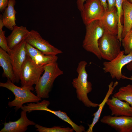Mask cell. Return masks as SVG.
<instances>
[{
  "label": "cell",
  "mask_w": 132,
  "mask_h": 132,
  "mask_svg": "<svg viewBox=\"0 0 132 132\" xmlns=\"http://www.w3.org/2000/svg\"><path fill=\"white\" fill-rule=\"evenodd\" d=\"M25 40L27 43L45 55H56L63 52L43 39L39 33L35 30H32L30 31Z\"/></svg>",
  "instance_id": "obj_9"
},
{
  "label": "cell",
  "mask_w": 132,
  "mask_h": 132,
  "mask_svg": "<svg viewBox=\"0 0 132 132\" xmlns=\"http://www.w3.org/2000/svg\"><path fill=\"white\" fill-rule=\"evenodd\" d=\"M0 87L7 89L14 94V99L9 102L8 105L10 107H15L14 109L16 111L21 109L25 103H36L41 100V99L31 92L34 90L33 88L20 87L8 79L5 83L0 82Z\"/></svg>",
  "instance_id": "obj_3"
},
{
  "label": "cell",
  "mask_w": 132,
  "mask_h": 132,
  "mask_svg": "<svg viewBox=\"0 0 132 132\" xmlns=\"http://www.w3.org/2000/svg\"><path fill=\"white\" fill-rule=\"evenodd\" d=\"M9 0H0V11L3 12L8 5Z\"/></svg>",
  "instance_id": "obj_27"
},
{
  "label": "cell",
  "mask_w": 132,
  "mask_h": 132,
  "mask_svg": "<svg viewBox=\"0 0 132 132\" xmlns=\"http://www.w3.org/2000/svg\"><path fill=\"white\" fill-rule=\"evenodd\" d=\"M127 0L130 3L132 4V0Z\"/></svg>",
  "instance_id": "obj_32"
},
{
  "label": "cell",
  "mask_w": 132,
  "mask_h": 132,
  "mask_svg": "<svg viewBox=\"0 0 132 132\" xmlns=\"http://www.w3.org/2000/svg\"><path fill=\"white\" fill-rule=\"evenodd\" d=\"M44 71V66L36 63L27 55L20 75L21 87L33 88Z\"/></svg>",
  "instance_id": "obj_6"
},
{
  "label": "cell",
  "mask_w": 132,
  "mask_h": 132,
  "mask_svg": "<svg viewBox=\"0 0 132 132\" xmlns=\"http://www.w3.org/2000/svg\"><path fill=\"white\" fill-rule=\"evenodd\" d=\"M108 5V9L111 10L116 7V0H107Z\"/></svg>",
  "instance_id": "obj_28"
},
{
  "label": "cell",
  "mask_w": 132,
  "mask_h": 132,
  "mask_svg": "<svg viewBox=\"0 0 132 132\" xmlns=\"http://www.w3.org/2000/svg\"><path fill=\"white\" fill-rule=\"evenodd\" d=\"M123 18L121 37L123 38L132 28V4L125 0L122 4Z\"/></svg>",
  "instance_id": "obj_20"
},
{
  "label": "cell",
  "mask_w": 132,
  "mask_h": 132,
  "mask_svg": "<svg viewBox=\"0 0 132 132\" xmlns=\"http://www.w3.org/2000/svg\"><path fill=\"white\" fill-rule=\"evenodd\" d=\"M25 40L11 50L9 55L12 65L16 82L20 80V76L23 65L27 55L26 49Z\"/></svg>",
  "instance_id": "obj_10"
},
{
  "label": "cell",
  "mask_w": 132,
  "mask_h": 132,
  "mask_svg": "<svg viewBox=\"0 0 132 132\" xmlns=\"http://www.w3.org/2000/svg\"><path fill=\"white\" fill-rule=\"evenodd\" d=\"M26 112L22 110L21 112V117L16 121L9 122H5L4 126L0 132H24L29 125H35L36 123L28 118Z\"/></svg>",
  "instance_id": "obj_12"
},
{
  "label": "cell",
  "mask_w": 132,
  "mask_h": 132,
  "mask_svg": "<svg viewBox=\"0 0 132 132\" xmlns=\"http://www.w3.org/2000/svg\"><path fill=\"white\" fill-rule=\"evenodd\" d=\"M87 64L84 60L78 63L76 70L78 77L73 79L72 84L76 89L77 97L79 100L88 107L96 108L99 104L92 102L88 97V94L92 90V87L91 83L88 80V75L86 69Z\"/></svg>",
  "instance_id": "obj_1"
},
{
  "label": "cell",
  "mask_w": 132,
  "mask_h": 132,
  "mask_svg": "<svg viewBox=\"0 0 132 132\" xmlns=\"http://www.w3.org/2000/svg\"><path fill=\"white\" fill-rule=\"evenodd\" d=\"M118 82L116 81L114 82L111 81L108 85V90L105 97L102 102L99 104L98 110L93 114L94 117L91 123L88 125V128L87 132H92L93 128L95 125L98 121L100 118L103 109L109 97L112 94L116 87L118 85Z\"/></svg>",
  "instance_id": "obj_19"
},
{
  "label": "cell",
  "mask_w": 132,
  "mask_h": 132,
  "mask_svg": "<svg viewBox=\"0 0 132 132\" xmlns=\"http://www.w3.org/2000/svg\"><path fill=\"white\" fill-rule=\"evenodd\" d=\"M105 10L100 0H87L80 11L82 19L86 25L103 17Z\"/></svg>",
  "instance_id": "obj_8"
},
{
  "label": "cell",
  "mask_w": 132,
  "mask_h": 132,
  "mask_svg": "<svg viewBox=\"0 0 132 132\" xmlns=\"http://www.w3.org/2000/svg\"><path fill=\"white\" fill-rule=\"evenodd\" d=\"M121 42L117 35L113 34L105 30L98 42L99 50L102 58L110 61L121 53Z\"/></svg>",
  "instance_id": "obj_5"
},
{
  "label": "cell",
  "mask_w": 132,
  "mask_h": 132,
  "mask_svg": "<svg viewBox=\"0 0 132 132\" xmlns=\"http://www.w3.org/2000/svg\"><path fill=\"white\" fill-rule=\"evenodd\" d=\"M132 61V52L125 55L124 50H122L115 58L108 62H103V69L105 73H109L112 79L119 80L126 79L127 77L122 73L123 67Z\"/></svg>",
  "instance_id": "obj_7"
},
{
  "label": "cell",
  "mask_w": 132,
  "mask_h": 132,
  "mask_svg": "<svg viewBox=\"0 0 132 132\" xmlns=\"http://www.w3.org/2000/svg\"><path fill=\"white\" fill-rule=\"evenodd\" d=\"M121 42L124 54L127 55L132 52V28L122 39Z\"/></svg>",
  "instance_id": "obj_25"
},
{
  "label": "cell",
  "mask_w": 132,
  "mask_h": 132,
  "mask_svg": "<svg viewBox=\"0 0 132 132\" xmlns=\"http://www.w3.org/2000/svg\"><path fill=\"white\" fill-rule=\"evenodd\" d=\"M106 104L111 112L112 116H132V107L126 102L113 96L109 99Z\"/></svg>",
  "instance_id": "obj_13"
},
{
  "label": "cell",
  "mask_w": 132,
  "mask_h": 132,
  "mask_svg": "<svg viewBox=\"0 0 132 132\" xmlns=\"http://www.w3.org/2000/svg\"><path fill=\"white\" fill-rule=\"evenodd\" d=\"M36 130L39 132H73L74 130L69 127H62L60 126H54L48 128L43 127L38 124L34 125Z\"/></svg>",
  "instance_id": "obj_23"
},
{
  "label": "cell",
  "mask_w": 132,
  "mask_h": 132,
  "mask_svg": "<svg viewBox=\"0 0 132 132\" xmlns=\"http://www.w3.org/2000/svg\"><path fill=\"white\" fill-rule=\"evenodd\" d=\"M26 49L27 55L35 63L40 65L44 66L56 62L58 59L56 55L44 54L26 42Z\"/></svg>",
  "instance_id": "obj_14"
},
{
  "label": "cell",
  "mask_w": 132,
  "mask_h": 132,
  "mask_svg": "<svg viewBox=\"0 0 132 132\" xmlns=\"http://www.w3.org/2000/svg\"><path fill=\"white\" fill-rule=\"evenodd\" d=\"M87 0H77L76 3L78 10L80 11L82 10L84 4Z\"/></svg>",
  "instance_id": "obj_29"
},
{
  "label": "cell",
  "mask_w": 132,
  "mask_h": 132,
  "mask_svg": "<svg viewBox=\"0 0 132 132\" xmlns=\"http://www.w3.org/2000/svg\"><path fill=\"white\" fill-rule=\"evenodd\" d=\"M101 3L104 7L105 11L108 10V5L107 0H100Z\"/></svg>",
  "instance_id": "obj_31"
},
{
  "label": "cell",
  "mask_w": 132,
  "mask_h": 132,
  "mask_svg": "<svg viewBox=\"0 0 132 132\" xmlns=\"http://www.w3.org/2000/svg\"><path fill=\"white\" fill-rule=\"evenodd\" d=\"M0 66L2 68V76L14 83L16 82V77L10 56L6 51L0 48Z\"/></svg>",
  "instance_id": "obj_17"
},
{
  "label": "cell",
  "mask_w": 132,
  "mask_h": 132,
  "mask_svg": "<svg viewBox=\"0 0 132 132\" xmlns=\"http://www.w3.org/2000/svg\"><path fill=\"white\" fill-rule=\"evenodd\" d=\"M124 0H116V7L117 10L118 17V31L117 36L119 39H121V35L123 30V25L122 23L123 16L122 6L123 2Z\"/></svg>",
  "instance_id": "obj_24"
},
{
  "label": "cell",
  "mask_w": 132,
  "mask_h": 132,
  "mask_svg": "<svg viewBox=\"0 0 132 132\" xmlns=\"http://www.w3.org/2000/svg\"><path fill=\"white\" fill-rule=\"evenodd\" d=\"M45 111L50 112L55 115L58 117L70 124L74 131L76 132H82L85 131L84 127L82 125H78L73 122L67 116L66 113L59 110L54 111L48 108Z\"/></svg>",
  "instance_id": "obj_21"
},
{
  "label": "cell",
  "mask_w": 132,
  "mask_h": 132,
  "mask_svg": "<svg viewBox=\"0 0 132 132\" xmlns=\"http://www.w3.org/2000/svg\"><path fill=\"white\" fill-rule=\"evenodd\" d=\"M126 68L129 70H132V61L127 65ZM126 79L132 80V76L130 77H127Z\"/></svg>",
  "instance_id": "obj_30"
},
{
  "label": "cell",
  "mask_w": 132,
  "mask_h": 132,
  "mask_svg": "<svg viewBox=\"0 0 132 132\" xmlns=\"http://www.w3.org/2000/svg\"><path fill=\"white\" fill-rule=\"evenodd\" d=\"M113 96L127 102L132 107V85L129 84L121 87Z\"/></svg>",
  "instance_id": "obj_22"
},
{
  "label": "cell",
  "mask_w": 132,
  "mask_h": 132,
  "mask_svg": "<svg viewBox=\"0 0 132 132\" xmlns=\"http://www.w3.org/2000/svg\"><path fill=\"white\" fill-rule=\"evenodd\" d=\"M44 73L35 85V89L37 95L42 99L49 97L50 92L55 79L63 74L56 62L44 66Z\"/></svg>",
  "instance_id": "obj_2"
},
{
  "label": "cell",
  "mask_w": 132,
  "mask_h": 132,
  "mask_svg": "<svg viewBox=\"0 0 132 132\" xmlns=\"http://www.w3.org/2000/svg\"><path fill=\"white\" fill-rule=\"evenodd\" d=\"M86 32L82 46L99 59H102L98 46V42L103 34L105 29L100 20L95 21L86 25Z\"/></svg>",
  "instance_id": "obj_4"
},
{
  "label": "cell",
  "mask_w": 132,
  "mask_h": 132,
  "mask_svg": "<svg viewBox=\"0 0 132 132\" xmlns=\"http://www.w3.org/2000/svg\"><path fill=\"white\" fill-rule=\"evenodd\" d=\"M101 22L105 30L111 33L117 35L118 17L116 7L113 9L105 11Z\"/></svg>",
  "instance_id": "obj_15"
},
{
  "label": "cell",
  "mask_w": 132,
  "mask_h": 132,
  "mask_svg": "<svg viewBox=\"0 0 132 132\" xmlns=\"http://www.w3.org/2000/svg\"><path fill=\"white\" fill-rule=\"evenodd\" d=\"M100 121L119 132H132V116L105 115Z\"/></svg>",
  "instance_id": "obj_11"
},
{
  "label": "cell",
  "mask_w": 132,
  "mask_h": 132,
  "mask_svg": "<svg viewBox=\"0 0 132 132\" xmlns=\"http://www.w3.org/2000/svg\"><path fill=\"white\" fill-rule=\"evenodd\" d=\"M29 32L25 27L15 26L11 34L6 37L7 44L9 49H12L22 41L25 40Z\"/></svg>",
  "instance_id": "obj_16"
},
{
  "label": "cell",
  "mask_w": 132,
  "mask_h": 132,
  "mask_svg": "<svg viewBox=\"0 0 132 132\" xmlns=\"http://www.w3.org/2000/svg\"><path fill=\"white\" fill-rule=\"evenodd\" d=\"M4 26L1 18L0 17V47L9 54L11 50L9 49L7 44L6 37L5 35V31L2 30Z\"/></svg>",
  "instance_id": "obj_26"
},
{
  "label": "cell",
  "mask_w": 132,
  "mask_h": 132,
  "mask_svg": "<svg viewBox=\"0 0 132 132\" xmlns=\"http://www.w3.org/2000/svg\"><path fill=\"white\" fill-rule=\"evenodd\" d=\"M15 0H9L8 5L0 16L4 26L12 31L16 23V14L17 12L14 6L16 4Z\"/></svg>",
  "instance_id": "obj_18"
}]
</instances>
